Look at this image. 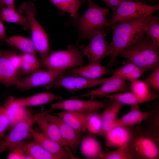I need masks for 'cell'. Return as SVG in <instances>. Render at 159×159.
Returning a JSON list of instances; mask_svg holds the SVG:
<instances>
[{
    "label": "cell",
    "instance_id": "cell-1",
    "mask_svg": "<svg viewBox=\"0 0 159 159\" xmlns=\"http://www.w3.org/2000/svg\"><path fill=\"white\" fill-rule=\"evenodd\" d=\"M147 16L126 20L112 24V38L110 43L111 53L107 66L111 67L119 53L128 46L144 37L143 25Z\"/></svg>",
    "mask_w": 159,
    "mask_h": 159
},
{
    "label": "cell",
    "instance_id": "cell-2",
    "mask_svg": "<svg viewBox=\"0 0 159 159\" xmlns=\"http://www.w3.org/2000/svg\"><path fill=\"white\" fill-rule=\"evenodd\" d=\"M86 1L88 7L86 11L82 14L78 13L72 17V24L78 32V42L90 39L97 32L110 29L107 19L109 10L97 5L92 0Z\"/></svg>",
    "mask_w": 159,
    "mask_h": 159
},
{
    "label": "cell",
    "instance_id": "cell-3",
    "mask_svg": "<svg viewBox=\"0 0 159 159\" xmlns=\"http://www.w3.org/2000/svg\"><path fill=\"white\" fill-rule=\"evenodd\" d=\"M118 56L147 71L159 67V46L153 44L147 36L124 49Z\"/></svg>",
    "mask_w": 159,
    "mask_h": 159
},
{
    "label": "cell",
    "instance_id": "cell-4",
    "mask_svg": "<svg viewBox=\"0 0 159 159\" xmlns=\"http://www.w3.org/2000/svg\"><path fill=\"white\" fill-rule=\"evenodd\" d=\"M19 11L21 13L24 14L27 17L30 29L31 39L41 59L43 58L49 53V40L46 32L36 19L35 5L31 2H24L19 6Z\"/></svg>",
    "mask_w": 159,
    "mask_h": 159
},
{
    "label": "cell",
    "instance_id": "cell-5",
    "mask_svg": "<svg viewBox=\"0 0 159 159\" xmlns=\"http://www.w3.org/2000/svg\"><path fill=\"white\" fill-rule=\"evenodd\" d=\"M83 54L79 47H69L64 50L54 51L41 59L46 69L67 70L85 65Z\"/></svg>",
    "mask_w": 159,
    "mask_h": 159
},
{
    "label": "cell",
    "instance_id": "cell-6",
    "mask_svg": "<svg viewBox=\"0 0 159 159\" xmlns=\"http://www.w3.org/2000/svg\"><path fill=\"white\" fill-rule=\"evenodd\" d=\"M35 123L34 115L29 110H25L21 118L0 141V155L23 142L28 137L32 136L30 130Z\"/></svg>",
    "mask_w": 159,
    "mask_h": 159
},
{
    "label": "cell",
    "instance_id": "cell-7",
    "mask_svg": "<svg viewBox=\"0 0 159 159\" xmlns=\"http://www.w3.org/2000/svg\"><path fill=\"white\" fill-rule=\"evenodd\" d=\"M158 5H150L138 1H125L114 11L111 18L108 21L110 27L114 23L135 18L146 16L159 10Z\"/></svg>",
    "mask_w": 159,
    "mask_h": 159
},
{
    "label": "cell",
    "instance_id": "cell-8",
    "mask_svg": "<svg viewBox=\"0 0 159 159\" xmlns=\"http://www.w3.org/2000/svg\"><path fill=\"white\" fill-rule=\"evenodd\" d=\"M156 139L145 134L132 135L128 146L132 158L156 159L159 158V148Z\"/></svg>",
    "mask_w": 159,
    "mask_h": 159
},
{
    "label": "cell",
    "instance_id": "cell-9",
    "mask_svg": "<svg viewBox=\"0 0 159 159\" xmlns=\"http://www.w3.org/2000/svg\"><path fill=\"white\" fill-rule=\"evenodd\" d=\"M110 78V77L90 79L81 76L65 74L58 77L44 86L47 90L52 87L62 88L74 93L79 90L102 84Z\"/></svg>",
    "mask_w": 159,
    "mask_h": 159
},
{
    "label": "cell",
    "instance_id": "cell-10",
    "mask_svg": "<svg viewBox=\"0 0 159 159\" xmlns=\"http://www.w3.org/2000/svg\"><path fill=\"white\" fill-rule=\"evenodd\" d=\"M110 101L107 98L106 100H102L71 98L50 104V108L46 111L49 112L53 110L59 109L64 111L92 112L105 109L110 105Z\"/></svg>",
    "mask_w": 159,
    "mask_h": 159
},
{
    "label": "cell",
    "instance_id": "cell-11",
    "mask_svg": "<svg viewBox=\"0 0 159 159\" xmlns=\"http://www.w3.org/2000/svg\"><path fill=\"white\" fill-rule=\"evenodd\" d=\"M109 30L97 32L90 39V43L87 46L79 47L83 55L86 57L90 63H101L105 57L111 54L110 44L105 38L106 33Z\"/></svg>",
    "mask_w": 159,
    "mask_h": 159
},
{
    "label": "cell",
    "instance_id": "cell-12",
    "mask_svg": "<svg viewBox=\"0 0 159 159\" xmlns=\"http://www.w3.org/2000/svg\"><path fill=\"white\" fill-rule=\"evenodd\" d=\"M66 74V70L39 69L20 79V85L18 88L21 91H26L38 87L44 86L58 77Z\"/></svg>",
    "mask_w": 159,
    "mask_h": 159
},
{
    "label": "cell",
    "instance_id": "cell-13",
    "mask_svg": "<svg viewBox=\"0 0 159 159\" xmlns=\"http://www.w3.org/2000/svg\"><path fill=\"white\" fill-rule=\"evenodd\" d=\"M44 112L48 119L57 126L67 148L73 153H76L82 140V132L74 129L57 116L51 115L46 111Z\"/></svg>",
    "mask_w": 159,
    "mask_h": 159
},
{
    "label": "cell",
    "instance_id": "cell-14",
    "mask_svg": "<svg viewBox=\"0 0 159 159\" xmlns=\"http://www.w3.org/2000/svg\"><path fill=\"white\" fill-rule=\"evenodd\" d=\"M33 140L47 151L60 158V159H80L73 154L68 148L46 136L32 127L30 130Z\"/></svg>",
    "mask_w": 159,
    "mask_h": 159
},
{
    "label": "cell",
    "instance_id": "cell-15",
    "mask_svg": "<svg viewBox=\"0 0 159 159\" xmlns=\"http://www.w3.org/2000/svg\"><path fill=\"white\" fill-rule=\"evenodd\" d=\"M126 81L121 77L112 75L108 80L102 84L98 88L87 93L69 98H78L90 97L91 99H93L94 98L104 97L113 93L125 92L127 91Z\"/></svg>",
    "mask_w": 159,
    "mask_h": 159
},
{
    "label": "cell",
    "instance_id": "cell-16",
    "mask_svg": "<svg viewBox=\"0 0 159 159\" xmlns=\"http://www.w3.org/2000/svg\"><path fill=\"white\" fill-rule=\"evenodd\" d=\"M60 96L49 92H43L32 96L18 99L10 98L6 102L4 107L8 109L14 107L34 106L44 105L54 100H60Z\"/></svg>",
    "mask_w": 159,
    "mask_h": 159
},
{
    "label": "cell",
    "instance_id": "cell-17",
    "mask_svg": "<svg viewBox=\"0 0 159 159\" xmlns=\"http://www.w3.org/2000/svg\"><path fill=\"white\" fill-rule=\"evenodd\" d=\"M93 112L64 111L53 114L76 131L86 133L87 121Z\"/></svg>",
    "mask_w": 159,
    "mask_h": 159
},
{
    "label": "cell",
    "instance_id": "cell-18",
    "mask_svg": "<svg viewBox=\"0 0 159 159\" xmlns=\"http://www.w3.org/2000/svg\"><path fill=\"white\" fill-rule=\"evenodd\" d=\"M34 118L39 132L58 142L63 146L67 148L62 138L57 126L48 119L44 112L35 114Z\"/></svg>",
    "mask_w": 159,
    "mask_h": 159
},
{
    "label": "cell",
    "instance_id": "cell-19",
    "mask_svg": "<svg viewBox=\"0 0 159 159\" xmlns=\"http://www.w3.org/2000/svg\"><path fill=\"white\" fill-rule=\"evenodd\" d=\"M132 132L128 127L121 126L113 127L105 134V144L107 146L117 148L128 144Z\"/></svg>",
    "mask_w": 159,
    "mask_h": 159
},
{
    "label": "cell",
    "instance_id": "cell-20",
    "mask_svg": "<svg viewBox=\"0 0 159 159\" xmlns=\"http://www.w3.org/2000/svg\"><path fill=\"white\" fill-rule=\"evenodd\" d=\"M20 74L7 58L3 54L0 57V83L6 87L20 85Z\"/></svg>",
    "mask_w": 159,
    "mask_h": 159
},
{
    "label": "cell",
    "instance_id": "cell-21",
    "mask_svg": "<svg viewBox=\"0 0 159 159\" xmlns=\"http://www.w3.org/2000/svg\"><path fill=\"white\" fill-rule=\"evenodd\" d=\"M66 75L79 76L90 79H95L109 73L110 71L100 63L92 62L86 66L69 69Z\"/></svg>",
    "mask_w": 159,
    "mask_h": 159
},
{
    "label": "cell",
    "instance_id": "cell-22",
    "mask_svg": "<svg viewBox=\"0 0 159 159\" xmlns=\"http://www.w3.org/2000/svg\"><path fill=\"white\" fill-rule=\"evenodd\" d=\"M149 112H144L140 110L138 104L131 105L130 111L114 121L113 127L121 126L130 127L139 124L147 120L151 114Z\"/></svg>",
    "mask_w": 159,
    "mask_h": 159
},
{
    "label": "cell",
    "instance_id": "cell-23",
    "mask_svg": "<svg viewBox=\"0 0 159 159\" xmlns=\"http://www.w3.org/2000/svg\"><path fill=\"white\" fill-rule=\"evenodd\" d=\"M130 91L136 97L138 104L158 99L159 95L150 89L144 81L138 80L131 82Z\"/></svg>",
    "mask_w": 159,
    "mask_h": 159
},
{
    "label": "cell",
    "instance_id": "cell-24",
    "mask_svg": "<svg viewBox=\"0 0 159 159\" xmlns=\"http://www.w3.org/2000/svg\"><path fill=\"white\" fill-rule=\"evenodd\" d=\"M122 105L118 102L114 101L105 108L101 115L102 121V129L95 137H104L106 133L113 127V123L117 118Z\"/></svg>",
    "mask_w": 159,
    "mask_h": 159
},
{
    "label": "cell",
    "instance_id": "cell-25",
    "mask_svg": "<svg viewBox=\"0 0 159 159\" xmlns=\"http://www.w3.org/2000/svg\"><path fill=\"white\" fill-rule=\"evenodd\" d=\"M26 159H60L49 152L35 140L25 143L24 146Z\"/></svg>",
    "mask_w": 159,
    "mask_h": 159
},
{
    "label": "cell",
    "instance_id": "cell-26",
    "mask_svg": "<svg viewBox=\"0 0 159 159\" xmlns=\"http://www.w3.org/2000/svg\"><path fill=\"white\" fill-rule=\"evenodd\" d=\"M80 150L82 155L88 159L100 158L101 146L94 137L88 135L82 140Z\"/></svg>",
    "mask_w": 159,
    "mask_h": 159
},
{
    "label": "cell",
    "instance_id": "cell-27",
    "mask_svg": "<svg viewBox=\"0 0 159 159\" xmlns=\"http://www.w3.org/2000/svg\"><path fill=\"white\" fill-rule=\"evenodd\" d=\"M0 17L4 21L18 24L24 30H26L29 28V21L26 16L18 12L15 7H4L1 8Z\"/></svg>",
    "mask_w": 159,
    "mask_h": 159
},
{
    "label": "cell",
    "instance_id": "cell-28",
    "mask_svg": "<svg viewBox=\"0 0 159 159\" xmlns=\"http://www.w3.org/2000/svg\"><path fill=\"white\" fill-rule=\"evenodd\" d=\"M145 34L154 44L159 46V17L152 14L147 16L143 25Z\"/></svg>",
    "mask_w": 159,
    "mask_h": 159
},
{
    "label": "cell",
    "instance_id": "cell-29",
    "mask_svg": "<svg viewBox=\"0 0 159 159\" xmlns=\"http://www.w3.org/2000/svg\"><path fill=\"white\" fill-rule=\"evenodd\" d=\"M4 41L19 50L22 52L35 54L37 53L31 38L21 35H15L7 38Z\"/></svg>",
    "mask_w": 159,
    "mask_h": 159
},
{
    "label": "cell",
    "instance_id": "cell-30",
    "mask_svg": "<svg viewBox=\"0 0 159 159\" xmlns=\"http://www.w3.org/2000/svg\"><path fill=\"white\" fill-rule=\"evenodd\" d=\"M59 9L69 13L72 17L78 13L83 3L82 0H49Z\"/></svg>",
    "mask_w": 159,
    "mask_h": 159
},
{
    "label": "cell",
    "instance_id": "cell-31",
    "mask_svg": "<svg viewBox=\"0 0 159 159\" xmlns=\"http://www.w3.org/2000/svg\"><path fill=\"white\" fill-rule=\"evenodd\" d=\"M100 158L102 159H130L132 158L128 144L122 145L115 150L108 152L102 150Z\"/></svg>",
    "mask_w": 159,
    "mask_h": 159
},
{
    "label": "cell",
    "instance_id": "cell-32",
    "mask_svg": "<svg viewBox=\"0 0 159 159\" xmlns=\"http://www.w3.org/2000/svg\"><path fill=\"white\" fill-rule=\"evenodd\" d=\"M102 127L101 115L97 113L93 112L89 118L87 124L86 130L89 135L95 137L101 131Z\"/></svg>",
    "mask_w": 159,
    "mask_h": 159
},
{
    "label": "cell",
    "instance_id": "cell-33",
    "mask_svg": "<svg viewBox=\"0 0 159 159\" xmlns=\"http://www.w3.org/2000/svg\"><path fill=\"white\" fill-rule=\"evenodd\" d=\"M104 97L109 99L110 101H116L122 105H128L131 106L138 104L134 95L130 91H127L123 93L107 95Z\"/></svg>",
    "mask_w": 159,
    "mask_h": 159
},
{
    "label": "cell",
    "instance_id": "cell-34",
    "mask_svg": "<svg viewBox=\"0 0 159 159\" xmlns=\"http://www.w3.org/2000/svg\"><path fill=\"white\" fill-rule=\"evenodd\" d=\"M11 123L8 111L4 108L0 112V141L5 136V132Z\"/></svg>",
    "mask_w": 159,
    "mask_h": 159
},
{
    "label": "cell",
    "instance_id": "cell-35",
    "mask_svg": "<svg viewBox=\"0 0 159 159\" xmlns=\"http://www.w3.org/2000/svg\"><path fill=\"white\" fill-rule=\"evenodd\" d=\"M144 81L148 86L154 91L159 90V67L153 69L150 75Z\"/></svg>",
    "mask_w": 159,
    "mask_h": 159
},
{
    "label": "cell",
    "instance_id": "cell-36",
    "mask_svg": "<svg viewBox=\"0 0 159 159\" xmlns=\"http://www.w3.org/2000/svg\"><path fill=\"white\" fill-rule=\"evenodd\" d=\"M2 54L8 59L11 64L16 69H19L22 62L20 55L13 50L2 51Z\"/></svg>",
    "mask_w": 159,
    "mask_h": 159
},
{
    "label": "cell",
    "instance_id": "cell-37",
    "mask_svg": "<svg viewBox=\"0 0 159 159\" xmlns=\"http://www.w3.org/2000/svg\"><path fill=\"white\" fill-rule=\"evenodd\" d=\"M25 143L23 142L15 145L9 150V152L7 159H26L24 146Z\"/></svg>",
    "mask_w": 159,
    "mask_h": 159
},
{
    "label": "cell",
    "instance_id": "cell-38",
    "mask_svg": "<svg viewBox=\"0 0 159 159\" xmlns=\"http://www.w3.org/2000/svg\"><path fill=\"white\" fill-rule=\"evenodd\" d=\"M20 56L22 61L28 63L34 66L36 69H40L41 62L35 54L30 53L22 52Z\"/></svg>",
    "mask_w": 159,
    "mask_h": 159
},
{
    "label": "cell",
    "instance_id": "cell-39",
    "mask_svg": "<svg viewBox=\"0 0 159 159\" xmlns=\"http://www.w3.org/2000/svg\"><path fill=\"white\" fill-rule=\"evenodd\" d=\"M136 66L132 62L129 61V63L114 71L112 75L120 77L124 79L125 77L131 73Z\"/></svg>",
    "mask_w": 159,
    "mask_h": 159
},
{
    "label": "cell",
    "instance_id": "cell-40",
    "mask_svg": "<svg viewBox=\"0 0 159 159\" xmlns=\"http://www.w3.org/2000/svg\"><path fill=\"white\" fill-rule=\"evenodd\" d=\"M147 71L145 68L137 66L131 73L125 77L124 79L126 81L130 82L138 80L143 74Z\"/></svg>",
    "mask_w": 159,
    "mask_h": 159
},
{
    "label": "cell",
    "instance_id": "cell-41",
    "mask_svg": "<svg viewBox=\"0 0 159 159\" xmlns=\"http://www.w3.org/2000/svg\"><path fill=\"white\" fill-rule=\"evenodd\" d=\"M19 69L24 74H30L37 70L32 65L23 61H22Z\"/></svg>",
    "mask_w": 159,
    "mask_h": 159
},
{
    "label": "cell",
    "instance_id": "cell-42",
    "mask_svg": "<svg viewBox=\"0 0 159 159\" xmlns=\"http://www.w3.org/2000/svg\"><path fill=\"white\" fill-rule=\"evenodd\" d=\"M105 4L108 7L115 11L120 5L125 1L131 0H102Z\"/></svg>",
    "mask_w": 159,
    "mask_h": 159
},
{
    "label": "cell",
    "instance_id": "cell-43",
    "mask_svg": "<svg viewBox=\"0 0 159 159\" xmlns=\"http://www.w3.org/2000/svg\"><path fill=\"white\" fill-rule=\"evenodd\" d=\"M7 38L5 27L2 20L0 17V40L4 41Z\"/></svg>",
    "mask_w": 159,
    "mask_h": 159
},
{
    "label": "cell",
    "instance_id": "cell-44",
    "mask_svg": "<svg viewBox=\"0 0 159 159\" xmlns=\"http://www.w3.org/2000/svg\"><path fill=\"white\" fill-rule=\"evenodd\" d=\"M4 4L6 7L10 8H15L14 5L15 0H2Z\"/></svg>",
    "mask_w": 159,
    "mask_h": 159
},
{
    "label": "cell",
    "instance_id": "cell-45",
    "mask_svg": "<svg viewBox=\"0 0 159 159\" xmlns=\"http://www.w3.org/2000/svg\"><path fill=\"white\" fill-rule=\"evenodd\" d=\"M5 5L2 0H0V8L1 9L5 7Z\"/></svg>",
    "mask_w": 159,
    "mask_h": 159
},
{
    "label": "cell",
    "instance_id": "cell-46",
    "mask_svg": "<svg viewBox=\"0 0 159 159\" xmlns=\"http://www.w3.org/2000/svg\"><path fill=\"white\" fill-rule=\"evenodd\" d=\"M4 108V107H3L0 105V112H1Z\"/></svg>",
    "mask_w": 159,
    "mask_h": 159
},
{
    "label": "cell",
    "instance_id": "cell-47",
    "mask_svg": "<svg viewBox=\"0 0 159 159\" xmlns=\"http://www.w3.org/2000/svg\"><path fill=\"white\" fill-rule=\"evenodd\" d=\"M2 55V51H1L0 49V57H1Z\"/></svg>",
    "mask_w": 159,
    "mask_h": 159
},
{
    "label": "cell",
    "instance_id": "cell-48",
    "mask_svg": "<svg viewBox=\"0 0 159 159\" xmlns=\"http://www.w3.org/2000/svg\"><path fill=\"white\" fill-rule=\"evenodd\" d=\"M134 1H139V0H133Z\"/></svg>",
    "mask_w": 159,
    "mask_h": 159
},
{
    "label": "cell",
    "instance_id": "cell-49",
    "mask_svg": "<svg viewBox=\"0 0 159 159\" xmlns=\"http://www.w3.org/2000/svg\"><path fill=\"white\" fill-rule=\"evenodd\" d=\"M86 1L87 0H86Z\"/></svg>",
    "mask_w": 159,
    "mask_h": 159
}]
</instances>
